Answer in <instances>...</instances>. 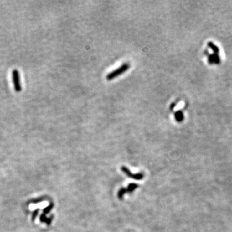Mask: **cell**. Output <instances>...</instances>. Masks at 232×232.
Masks as SVG:
<instances>
[{"label": "cell", "mask_w": 232, "mask_h": 232, "mask_svg": "<svg viewBox=\"0 0 232 232\" xmlns=\"http://www.w3.org/2000/svg\"><path fill=\"white\" fill-rule=\"evenodd\" d=\"M130 67V64L128 63H125L123 64H121L119 67L116 69L114 70H112L110 72L109 74H108L106 76V78L107 80L110 81L112 80L117 77L122 75L125 72H126Z\"/></svg>", "instance_id": "obj_1"}, {"label": "cell", "mask_w": 232, "mask_h": 232, "mask_svg": "<svg viewBox=\"0 0 232 232\" xmlns=\"http://www.w3.org/2000/svg\"><path fill=\"white\" fill-rule=\"evenodd\" d=\"M13 82L14 90L16 92H20L22 90V86L20 80V75L19 71L17 69H14L12 72Z\"/></svg>", "instance_id": "obj_2"}, {"label": "cell", "mask_w": 232, "mask_h": 232, "mask_svg": "<svg viewBox=\"0 0 232 232\" xmlns=\"http://www.w3.org/2000/svg\"><path fill=\"white\" fill-rule=\"evenodd\" d=\"M137 187H138V185L136 184H131L129 185V186H128L127 189H124V188L121 189L119 190V192H118V197L120 198V199H121V198H123V196L125 193H128V192H131L132 191H134L136 188H137Z\"/></svg>", "instance_id": "obj_3"}, {"label": "cell", "mask_w": 232, "mask_h": 232, "mask_svg": "<svg viewBox=\"0 0 232 232\" xmlns=\"http://www.w3.org/2000/svg\"><path fill=\"white\" fill-rule=\"evenodd\" d=\"M121 170H122V171L123 172H125L128 177H130V178H133V179H137V180H140V179H142L143 178V174L142 173L133 174L128 170V169L127 168H126L125 167H123L122 168H121Z\"/></svg>", "instance_id": "obj_4"}, {"label": "cell", "mask_w": 232, "mask_h": 232, "mask_svg": "<svg viewBox=\"0 0 232 232\" xmlns=\"http://www.w3.org/2000/svg\"><path fill=\"white\" fill-rule=\"evenodd\" d=\"M52 217H50V218H47V217H45L44 215H41V217H40V220L41 222L43 223H47L48 225H49L52 221Z\"/></svg>", "instance_id": "obj_5"}, {"label": "cell", "mask_w": 232, "mask_h": 232, "mask_svg": "<svg viewBox=\"0 0 232 232\" xmlns=\"http://www.w3.org/2000/svg\"><path fill=\"white\" fill-rule=\"evenodd\" d=\"M53 206L54 204H50L49 206H47V208H45V209H43V212L45 214H47L49 213V212L51 210V209L53 208Z\"/></svg>", "instance_id": "obj_6"}, {"label": "cell", "mask_w": 232, "mask_h": 232, "mask_svg": "<svg viewBox=\"0 0 232 232\" xmlns=\"http://www.w3.org/2000/svg\"><path fill=\"white\" fill-rule=\"evenodd\" d=\"M175 118L176 119L178 120V121H180L183 119V114H182V112H176L175 114Z\"/></svg>", "instance_id": "obj_7"}, {"label": "cell", "mask_w": 232, "mask_h": 232, "mask_svg": "<svg viewBox=\"0 0 232 232\" xmlns=\"http://www.w3.org/2000/svg\"><path fill=\"white\" fill-rule=\"evenodd\" d=\"M38 211H39V209H37L34 212H33V214H32V220H34V219L36 217V216L38 214Z\"/></svg>", "instance_id": "obj_8"}]
</instances>
